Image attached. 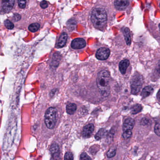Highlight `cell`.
<instances>
[{"label": "cell", "mask_w": 160, "mask_h": 160, "mask_svg": "<svg viewBox=\"0 0 160 160\" xmlns=\"http://www.w3.org/2000/svg\"><path fill=\"white\" fill-rule=\"evenodd\" d=\"M90 18L94 27L103 31L107 27L109 21V10L102 5L95 6L92 9Z\"/></svg>", "instance_id": "obj_1"}, {"label": "cell", "mask_w": 160, "mask_h": 160, "mask_svg": "<svg viewBox=\"0 0 160 160\" xmlns=\"http://www.w3.org/2000/svg\"><path fill=\"white\" fill-rule=\"evenodd\" d=\"M110 73L106 70H103L98 74L97 86L103 96L107 97L110 94Z\"/></svg>", "instance_id": "obj_2"}, {"label": "cell", "mask_w": 160, "mask_h": 160, "mask_svg": "<svg viewBox=\"0 0 160 160\" xmlns=\"http://www.w3.org/2000/svg\"><path fill=\"white\" fill-rule=\"evenodd\" d=\"M45 122L47 128L52 129L54 127L56 122V110L54 107H49L46 110Z\"/></svg>", "instance_id": "obj_3"}, {"label": "cell", "mask_w": 160, "mask_h": 160, "mask_svg": "<svg viewBox=\"0 0 160 160\" xmlns=\"http://www.w3.org/2000/svg\"><path fill=\"white\" fill-rule=\"evenodd\" d=\"M143 83V77L139 74L134 76L131 80V92L133 95H137L141 89Z\"/></svg>", "instance_id": "obj_4"}, {"label": "cell", "mask_w": 160, "mask_h": 160, "mask_svg": "<svg viewBox=\"0 0 160 160\" xmlns=\"http://www.w3.org/2000/svg\"><path fill=\"white\" fill-rule=\"evenodd\" d=\"M134 125V120L131 118H127L124 122L123 125V133L122 137L124 139H128L132 135V131Z\"/></svg>", "instance_id": "obj_5"}, {"label": "cell", "mask_w": 160, "mask_h": 160, "mask_svg": "<svg viewBox=\"0 0 160 160\" xmlns=\"http://www.w3.org/2000/svg\"><path fill=\"white\" fill-rule=\"evenodd\" d=\"M131 0H112L114 8L118 11H125L129 8Z\"/></svg>", "instance_id": "obj_6"}, {"label": "cell", "mask_w": 160, "mask_h": 160, "mask_svg": "<svg viewBox=\"0 0 160 160\" xmlns=\"http://www.w3.org/2000/svg\"><path fill=\"white\" fill-rule=\"evenodd\" d=\"M110 55V50L107 47H101L97 50L96 56L99 60H106Z\"/></svg>", "instance_id": "obj_7"}, {"label": "cell", "mask_w": 160, "mask_h": 160, "mask_svg": "<svg viewBox=\"0 0 160 160\" xmlns=\"http://www.w3.org/2000/svg\"><path fill=\"white\" fill-rule=\"evenodd\" d=\"M15 0H1V11L3 13H8L12 10Z\"/></svg>", "instance_id": "obj_8"}, {"label": "cell", "mask_w": 160, "mask_h": 160, "mask_svg": "<svg viewBox=\"0 0 160 160\" xmlns=\"http://www.w3.org/2000/svg\"><path fill=\"white\" fill-rule=\"evenodd\" d=\"M86 45L85 40L83 38H78L74 39L71 42V47L74 50H80L84 48Z\"/></svg>", "instance_id": "obj_9"}, {"label": "cell", "mask_w": 160, "mask_h": 160, "mask_svg": "<svg viewBox=\"0 0 160 160\" xmlns=\"http://www.w3.org/2000/svg\"><path fill=\"white\" fill-rule=\"evenodd\" d=\"M68 39V33L66 32H61L60 36L57 40L56 43V47L57 48H60L64 47L67 44Z\"/></svg>", "instance_id": "obj_10"}, {"label": "cell", "mask_w": 160, "mask_h": 160, "mask_svg": "<svg viewBox=\"0 0 160 160\" xmlns=\"http://www.w3.org/2000/svg\"><path fill=\"white\" fill-rule=\"evenodd\" d=\"M94 129V126L93 124H89L85 126L82 131V135L83 137L85 138L90 137L92 134Z\"/></svg>", "instance_id": "obj_11"}, {"label": "cell", "mask_w": 160, "mask_h": 160, "mask_svg": "<svg viewBox=\"0 0 160 160\" xmlns=\"http://www.w3.org/2000/svg\"><path fill=\"white\" fill-rule=\"evenodd\" d=\"M130 65V62L127 59H125L121 61L119 65V69L121 73L125 74L127 71V69Z\"/></svg>", "instance_id": "obj_12"}, {"label": "cell", "mask_w": 160, "mask_h": 160, "mask_svg": "<svg viewBox=\"0 0 160 160\" xmlns=\"http://www.w3.org/2000/svg\"><path fill=\"white\" fill-rule=\"evenodd\" d=\"M154 92V89L151 86H147L142 91L141 95L142 98H145L150 96Z\"/></svg>", "instance_id": "obj_13"}, {"label": "cell", "mask_w": 160, "mask_h": 160, "mask_svg": "<svg viewBox=\"0 0 160 160\" xmlns=\"http://www.w3.org/2000/svg\"><path fill=\"white\" fill-rule=\"evenodd\" d=\"M123 33L127 45L128 46L130 45L131 43V37L129 28H125L124 29Z\"/></svg>", "instance_id": "obj_14"}, {"label": "cell", "mask_w": 160, "mask_h": 160, "mask_svg": "<svg viewBox=\"0 0 160 160\" xmlns=\"http://www.w3.org/2000/svg\"><path fill=\"white\" fill-rule=\"evenodd\" d=\"M76 105L74 103H69L66 107V110L67 113L69 115H73L76 111Z\"/></svg>", "instance_id": "obj_15"}, {"label": "cell", "mask_w": 160, "mask_h": 160, "mask_svg": "<svg viewBox=\"0 0 160 160\" xmlns=\"http://www.w3.org/2000/svg\"><path fill=\"white\" fill-rule=\"evenodd\" d=\"M142 110V107L141 105L138 104H136L132 107L131 112L133 115H135L138 113H140Z\"/></svg>", "instance_id": "obj_16"}, {"label": "cell", "mask_w": 160, "mask_h": 160, "mask_svg": "<svg viewBox=\"0 0 160 160\" xmlns=\"http://www.w3.org/2000/svg\"><path fill=\"white\" fill-rule=\"evenodd\" d=\"M106 130L104 129H101L95 136V139L97 140H99L105 136L106 134Z\"/></svg>", "instance_id": "obj_17"}, {"label": "cell", "mask_w": 160, "mask_h": 160, "mask_svg": "<svg viewBox=\"0 0 160 160\" xmlns=\"http://www.w3.org/2000/svg\"><path fill=\"white\" fill-rule=\"evenodd\" d=\"M40 26L39 23H33L29 26L28 29L31 32H37L39 29Z\"/></svg>", "instance_id": "obj_18"}, {"label": "cell", "mask_w": 160, "mask_h": 160, "mask_svg": "<svg viewBox=\"0 0 160 160\" xmlns=\"http://www.w3.org/2000/svg\"><path fill=\"white\" fill-rule=\"evenodd\" d=\"M50 151L52 154L54 155L57 154L59 151V148L58 145L56 144H54L50 147Z\"/></svg>", "instance_id": "obj_19"}, {"label": "cell", "mask_w": 160, "mask_h": 160, "mask_svg": "<svg viewBox=\"0 0 160 160\" xmlns=\"http://www.w3.org/2000/svg\"><path fill=\"white\" fill-rule=\"evenodd\" d=\"M5 26L7 28L11 30L14 28V24L9 20H6L4 22Z\"/></svg>", "instance_id": "obj_20"}, {"label": "cell", "mask_w": 160, "mask_h": 160, "mask_svg": "<svg viewBox=\"0 0 160 160\" xmlns=\"http://www.w3.org/2000/svg\"><path fill=\"white\" fill-rule=\"evenodd\" d=\"M116 151L115 149H110L107 153V155L108 158H112V157H114V156L116 155Z\"/></svg>", "instance_id": "obj_21"}, {"label": "cell", "mask_w": 160, "mask_h": 160, "mask_svg": "<svg viewBox=\"0 0 160 160\" xmlns=\"http://www.w3.org/2000/svg\"><path fill=\"white\" fill-rule=\"evenodd\" d=\"M18 3L20 8L21 9H24L26 7V0H18Z\"/></svg>", "instance_id": "obj_22"}, {"label": "cell", "mask_w": 160, "mask_h": 160, "mask_svg": "<svg viewBox=\"0 0 160 160\" xmlns=\"http://www.w3.org/2000/svg\"><path fill=\"white\" fill-rule=\"evenodd\" d=\"M155 132L156 134L158 136L160 137V125L159 124H156L155 125Z\"/></svg>", "instance_id": "obj_23"}, {"label": "cell", "mask_w": 160, "mask_h": 160, "mask_svg": "<svg viewBox=\"0 0 160 160\" xmlns=\"http://www.w3.org/2000/svg\"><path fill=\"white\" fill-rule=\"evenodd\" d=\"M150 123V120L147 118H143L141 120V125H147Z\"/></svg>", "instance_id": "obj_24"}, {"label": "cell", "mask_w": 160, "mask_h": 160, "mask_svg": "<svg viewBox=\"0 0 160 160\" xmlns=\"http://www.w3.org/2000/svg\"><path fill=\"white\" fill-rule=\"evenodd\" d=\"M64 159L65 160H73L74 159L73 154L70 152H66L65 155Z\"/></svg>", "instance_id": "obj_25"}, {"label": "cell", "mask_w": 160, "mask_h": 160, "mask_svg": "<svg viewBox=\"0 0 160 160\" xmlns=\"http://www.w3.org/2000/svg\"><path fill=\"white\" fill-rule=\"evenodd\" d=\"M40 5L41 7V8L43 9H45L46 8H47L48 7V2L45 0H43L40 2Z\"/></svg>", "instance_id": "obj_26"}, {"label": "cell", "mask_w": 160, "mask_h": 160, "mask_svg": "<svg viewBox=\"0 0 160 160\" xmlns=\"http://www.w3.org/2000/svg\"><path fill=\"white\" fill-rule=\"evenodd\" d=\"M80 159L81 160H90L91 158L89 157L86 153L83 152L81 155V157H80Z\"/></svg>", "instance_id": "obj_27"}, {"label": "cell", "mask_w": 160, "mask_h": 160, "mask_svg": "<svg viewBox=\"0 0 160 160\" xmlns=\"http://www.w3.org/2000/svg\"><path fill=\"white\" fill-rule=\"evenodd\" d=\"M21 18L20 16L18 14H15L14 15V20L16 21H17L19 20Z\"/></svg>", "instance_id": "obj_28"}, {"label": "cell", "mask_w": 160, "mask_h": 160, "mask_svg": "<svg viewBox=\"0 0 160 160\" xmlns=\"http://www.w3.org/2000/svg\"><path fill=\"white\" fill-rule=\"evenodd\" d=\"M156 70H157L158 73L160 74V60L158 62V64H157V66H156Z\"/></svg>", "instance_id": "obj_29"}, {"label": "cell", "mask_w": 160, "mask_h": 160, "mask_svg": "<svg viewBox=\"0 0 160 160\" xmlns=\"http://www.w3.org/2000/svg\"><path fill=\"white\" fill-rule=\"evenodd\" d=\"M157 98L158 101L160 102V89L159 90V91H158V93H157Z\"/></svg>", "instance_id": "obj_30"}, {"label": "cell", "mask_w": 160, "mask_h": 160, "mask_svg": "<svg viewBox=\"0 0 160 160\" xmlns=\"http://www.w3.org/2000/svg\"><path fill=\"white\" fill-rule=\"evenodd\" d=\"M159 28H160V24H159Z\"/></svg>", "instance_id": "obj_31"}, {"label": "cell", "mask_w": 160, "mask_h": 160, "mask_svg": "<svg viewBox=\"0 0 160 160\" xmlns=\"http://www.w3.org/2000/svg\"></svg>", "instance_id": "obj_32"}]
</instances>
